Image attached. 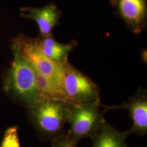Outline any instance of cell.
<instances>
[{
	"label": "cell",
	"mask_w": 147,
	"mask_h": 147,
	"mask_svg": "<svg viewBox=\"0 0 147 147\" xmlns=\"http://www.w3.org/2000/svg\"><path fill=\"white\" fill-rule=\"evenodd\" d=\"M11 49L13 60L5 76L4 89L28 110L44 100L37 88L34 69L13 42Z\"/></svg>",
	"instance_id": "1"
},
{
	"label": "cell",
	"mask_w": 147,
	"mask_h": 147,
	"mask_svg": "<svg viewBox=\"0 0 147 147\" xmlns=\"http://www.w3.org/2000/svg\"><path fill=\"white\" fill-rule=\"evenodd\" d=\"M71 105L62 100H44L28 109L32 124L40 136L51 141L65 134L64 126Z\"/></svg>",
	"instance_id": "2"
},
{
	"label": "cell",
	"mask_w": 147,
	"mask_h": 147,
	"mask_svg": "<svg viewBox=\"0 0 147 147\" xmlns=\"http://www.w3.org/2000/svg\"><path fill=\"white\" fill-rule=\"evenodd\" d=\"M101 100L87 104H72L68 122L70 125L69 131L76 143L85 138L92 139L106 119L102 110Z\"/></svg>",
	"instance_id": "3"
},
{
	"label": "cell",
	"mask_w": 147,
	"mask_h": 147,
	"mask_svg": "<svg viewBox=\"0 0 147 147\" xmlns=\"http://www.w3.org/2000/svg\"><path fill=\"white\" fill-rule=\"evenodd\" d=\"M63 91L72 104H87L100 99L98 85L69 62L63 65Z\"/></svg>",
	"instance_id": "4"
},
{
	"label": "cell",
	"mask_w": 147,
	"mask_h": 147,
	"mask_svg": "<svg viewBox=\"0 0 147 147\" xmlns=\"http://www.w3.org/2000/svg\"><path fill=\"white\" fill-rule=\"evenodd\" d=\"M13 42L18 47L21 55L36 71L52 80L63 90V65L47 57L38 47L35 38L20 35Z\"/></svg>",
	"instance_id": "5"
},
{
	"label": "cell",
	"mask_w": 147,
	"mask_h": 147,
	"mask_svg": "<svg viewBox=\"0 0 147 147\" xmlns=\"http://www.w3.org/2000/svg\"><path fill=\"white\" fill-rule=\"evenodd\" d=\"M115 14L129 30L136 34L147 26V0H110Z\"/></svg>",
	"instance_id": "6"
},
{
	"label": "cell",
	"mask_w": 147,
	"mask_h": 147,
	"mask_svg": "<svg viewBox=\"0 0 147 147\" xmlns=\"http://www.w3.org/2000/svg\"><path fill=\"white\" fill-rule=\"evenodd\" d=\"M104 112L113 109H125L129 111L132 121L131 128L126 131L128 135L136 134L145 136L147 134V93L146 89H140L134 96L119 106H107L103 105Z\"/></svg>",
	"instance_id": "7"
},
{
	"label": "cell",
	"mask_w": 147,
	"mask_h": 147,
	"mask_svg": "<svg viewBox=\"0 0 147 147\" xmlns=\"http://www.w3.org/2000/svg\"><path fill=\"white\" fill-rule=\"evenodd\" d=\"M20 15L22 18L36 21L39 29L40 36L46 37L53 34V28L59 24L63 12L53 2L41 8H21Z\"/></svg>",
	"instance_id": "8"
},
{
	"label": "cell",
	"mask_w": 147,
	"mask_h": 147,
	"mask_svg": "<svg viewBox=\"0 0 147 147\" xmlns=\"http://www.w3.org/2000/svg\"><path fill=\"white\" fill-rule=\"evenodd\" d=\"M35 40L42 52L51 61L61 65L68 62L69 54L78 45L75 40L65 44L59 42L53 34L46 37L39 36Z\"/></svg>",
	"instance_id": "9"
},
{
	"label": "cell",
	"mask_w": 147,
	"mask_h": 147,
	"mask_svg": "<svg viewBox=\"0 0 147 147\" xmlns=\"http://www.w3.org/2000/svg\"><path fill=\"white\" fill-rule=\"evenodd\" d=\"M128 136L127 131H118L106 121L92 139V147H129L125 143Z\"/></svg>",
	"instance_id": "10"
},
{
	"label": "cell",
	"mask_w": 147,
	"mask_h": 147,
	"mask_svg": "<svg viewBox=\"0 0 147 147\" xmlns=\"http://www.w3.org/2000/svg\"><path fill=\"white\" fill-rule=\"evenodd\" d=\"M34 71L37 88L43 100H62L68 102L60 86L35 70Z\"/></svg>",
	"instance_id": "11"
},
{
	"label": "cell",
	"mask_w": 147,
	"mask_h": 147,
	"mask_svg": "<svg viewBox=\"0 0 147 147\" xmlns=\"http://www.w3.org/2000/svg\"><path fill=\"white\" fill-rule=\"evenodd\" d=\"M0 147H21L17 126L9 127L5 130Z\"/></svg>",
	"instance_id": "12"
},
{
	"label": "cell",
	"mask_w": 147,
	"mask_h": 147,
	"mask_svg": "<svg viewBox=\"0 0 147 147\" xmlns=\"http://www.w3.org/2000/svg\"><path fill=\"white\" fill-rule=\"evenodd\" d=\"M51 142L52 147H77V143L74 141L69 132L55 138Z\"/></svg>",
	"instance_id": "13"
}]
</instances>
